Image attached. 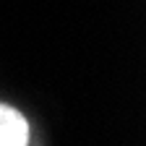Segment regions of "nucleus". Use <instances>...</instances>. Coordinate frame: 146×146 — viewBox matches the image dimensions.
Returning a JSON list of instances; mask_svg holds the SVG:
<instances>
[{"instance_id":"1","label":"nucleus","mask_w":146,"mask_h":146,"mask_svg":"<svg viewBox=\"0 0 146 146\" xmlns=\"http://www.w3.org/2000/svg\"><path fill=\"white\" fill-rule=\"evenodd\" d=\"M0 146H29V120L5 102H0Z\"/></svg>"}]
</instances>
